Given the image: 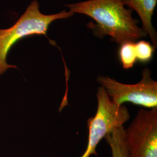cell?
I'll return each mask as SVG.
<instances>
[{"label": "cell", "mask_w": 157, "mask_h": 157, "mask_svg": "<svg viewBox=\"0 0 157 157\" xmlns=\"http://www.w3.org/2000/svg\"><path fill=\"white\" fill-rule=\"evenodd\" d=\"M65 6L73 13L92 18L95 23H89L87 26L100 39L108 35L121 45L147 36L137 25L138 21L132 17L133 11L126 9L121 0H89Z\"/></svg>", "instance_id": "cell-1"}, {"label": "cell", "mask_w": 157, "mask_h": 157, "mask_svg": "<svg viewBox=\"0 0 157 157\" xmlns=\"http://www.w3.org/2000/svg\"><path fill=\"white\" fill-rule=\"evenodd\" d=\"M72 12L63 10L52 15H44L39 10V3L33 1L18 21L12 26L0 29V76L11 68H17L7 62V56L12 47L25 37L44 35L47 37L49 26L53 22L72 17Z\"/></svg>", "instance_id": "cell-2"}, {"label": "cell", "mask_w": 157, "mask_h": 157, "mask_svg": "<svg viewBox=\"0 0 157 157\" xmlns=\"http://www.w3.org/2000/svg\"><path fill=\"white\" fill-rule=\"evenodd\" d=\"M97 108L95 115L87 121L89 137L86 150L80 157L97 155L96 148L115 128L123 126L130 118L128 108L118 105L110 99L105 90L99 87L97 93Z\"/></svg>", "instance_id": "cell-3"}, {"label": "cell", "mask_w": 157, "mask_h": 157, "mask_svg": "<svg viewBox=\"0 0 157 157\" xmlns=\"http://www.w3.org/2000/svg\"><path fill=\"white\" fill-rule=\"evenodd\" d=\"M97 81L118 105L127 102L147 108H157V82L152 78L151 72L147 67L142 72L141 80L136 84H124L104 76H98Z\"/></svg>", "instance_id": "cell-4"}, {"label": "cell", "mask_w": 157, "mask_h": 157, "mask_svg": "<svg viewBox=\"0 0 157 157\" xmlns=\"http://www.w3.org/2000/svg\"><path fill=\"white\" fill-rule=\"evenodd\" d=\"M125 132L128 157H157V108H141Z\"/></svg>", "instance_id": "cell-5"}, {"label": "cell", "mask_w": 157, "mask_h": 157, "mask_svg": "<svg viewBox=\"0 0 157 157\" xmlns=\"http://www.w3.org/2000/svg\"><path fill=\"white\" fill-rule=\"evenodd\" d=\"M124 6L137 12L143 24L142 29L151 40L153 46L157 45V33L152 23V17L157 5V0H121Z\"/></svg>", "instance_id": "cell-6"}, {"label": "cell", "mask_w": 157, "mask_h": 157, "mask_svg": "<svg viewBox=\"0 0 157 157\" xmlns=\"http://www.w3.org/2000/svg\"><path fill=\"white\" fill-rule=\"evenodd\" d=\"M105 139L111 147L112 157H128L126 132L123 126L115 128Z\"/></svg>", "instance_id": "cell-7"}, {"label": "cell", "mask_w": 157, "mask_h": 157, "mask_svg": "<svg viewBox=\"0 0 157 157\" xmlns=\"http://www.w3.org/2000/svg\"><path fill=\"white\" fill-rule=\"evenodd\" d=\"M118 55L120 62L124 69L133 67L137 61L135 42H126L121 44Z\"/></svg>", "instance_id": "cell-8"}, {"label": "cell", "mask_w": 157, "mask_h": 157, "mask_svg": "<svg viewBox=\"0 0 157 157\" xmlns=\"http://www.w3.org/2000/svg\"><path fill=\"white\" fill-rule=\"evenodd\" d=\"M155 47L150 42L140 40L135 43L137 61L141 63L150 62L153 57Z\"/></svg>", "instance_id": "cell-9"}]
</instances>
